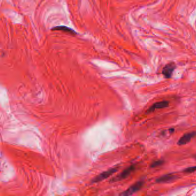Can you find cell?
<instances>
[{
    "mask_svg": "<svg viewBox=\"0 0 196 196\" xmlns=\"http://www.w3.org/2000/svg\"><path fill=\"white\" fill-rule=\"evenodd\" d=\"M194 159H196V154L195 155H194Z\"/></svg>",
    "mask_w": 196,
    "mask_h": 196,
    "instance_id": "cell-11",
    "label": "cell"
},
{
    "mask_svg": "<svg viewBox=\"0 0 196 196\" xmlns=\"http://www.w3.org/2000/svg\"><path fill=\"white\" fill-rule=\"evenodd\" d=\"M196 136V131H193L184 135L178 140V145H183L189 143L193 138Z\"/></svg>",
    "mask_w": 196,
    "mask_h": 196,
    "instance_id": "cell-5",
    "label": "cell"
},
{
    "mask_svg": "<svg viewBox=\"0 0 196 196\" xmlns=\"http://www.w3.org/2000/svg\"><path fill=\"white\" fill-rule=\"evenodd\" d=\"M178 178L177 175L173 174H167L164 175L156 179V182L157 183H167L175 181Z\"/></svg>",
    "mask_w": 196,
    "mask_h": 196,
    "instance_id": "cell-7",
    "label": "cell"
},
{
    "mask_svg": "<svg viewBox=\"0 0 196 196\" xmlns=\"http://www.w3.org/2000/svg\"><path fill=\"white\" fill-rule=\"evenodd\" d=\"M119 170V167H115L110 169L108 170L105 171L103 173H102L101 174L98 175L97 176H96L92 181L91 183L95 184V183H98L100 182L104 181V179H105L106 178L109 177L110 175L113 174L114 173H115Z\"/></svg>",
    "mask_w": 196,
    "mask_h": 196,
    "instance_id": "cell-1",
    "label": "cell"
},
{
    "mask_svg": "<svg viewBox=\"0 0 196 196\" xmlns=\"http://www.w3.org/2000/svg\"><path fill=\"white\" fill-rule=\"evenodd\" d=\"M169 105V102L167 101H162L157 102L154 103L153 105L151 106L147 110V113L153 112L156 109H164L167 108Z\"/></svg>",
    "mask_w": 196,
    "mask_h": 196,
    "instance_id": "cell-6",
    "label": "cell"
},
{
    "mask_svg": "<svg viewBox=\"0 0 196 196\" xmlns=\"http://www.w3.org/2000/svg\"><path fill=\"white\" fill-rule=\"evenodd\" d=\"M164 164V160H157L154 162H153V163L151 164L150 167L151 168H155V167H158L160 166H162Z\"/></svg>",
    "mask_w": 196,
    "mask_h": 196,
    "instance_id": "cell-9",
    "label": "cell"
},
{
    "mask_svg": "<svg viewBox=\"0 0 196 196\" xmlns=\"http://www.w3.org/2000/svg\"><path fill=\"white\" fill-rule=\"evenodd\" d=\"M136 167L135 164L131 165L130 166L127 167V169H125V170H124L120 174L117 175L115 177L112 178V179L111 180V182H117L121 180H123L124 179L127 178L131 174L132 172L134 171Z\"/></svg>",
    "mask_w": 196,
    "mask_h": 196,
    "instance_id": "cell-2",
    "label": "cell"
},
{
    "mask_svg": "<svg viewBox=\"0 0 196 196\" xmlns=\"http://www.w3.org/2000/svg\"><path fill=\"white\" fill-rule=\"evenodd\" d=\"M143 185H144V182L143 181H140L136 182V183H135L134 184L131 186L129 188H128L126 190H125L124 192L122 193L120 195L124 196L132 195L142 189Z\"/></svg>",
    "mask_w": 196,
    "mask_h": 196,
    "instance_id": "cell-3",
    "label": "cell"
},
{
    "mask_svg": "<svg viewBox=\"0 0 196 196\" xmlns=\"http://www.w3.org/2000/svg\"><path fill=\"white\" fill-rule=\"evenodd\" d=\"M175 68L176 65L173 62L168 63L165 66L162 70V74L164 75V78L167 79L170 78Z\"/></svg>",
    "mask_w": 196,
    "mask_h": 196,
    "instance_id": "cell-4",
    "label": "cell"
},
{
    "mask_svg": "<svg viewBox=\"0 0 196 196\" xmlns=\"http://www.w3.org/2000/svg\"><path fill=\"white\" fill-rule=\"evenodd\" d=\"M52 31H63L65 32L68 33H70V34H72V35H76V32L74 30V29H71V28H69L68 27H66L65 26H56V27H54L52 28Z\"/></svg>",
    "mask_w": 196,
    "mask_h": 196,
    "instance_id": "cell-8",
    "label": "cell"
},
{
    "mask_svg": "<svg viewBox=\"0 0 196 196\" xmlns=\"http://www.w3.org/2000/svg\"><path fill=\"white\" fill-rule=\"evenodd\" d=\"M196 171V166H192V167L186 168L184 170V172L186 173H193V172H194Z\"/></svg>",
    "mask_w": 196,
    "mask_h": 196,
    "instance_id": "cell-10",
    "label": "cell"
}]
</instances>
